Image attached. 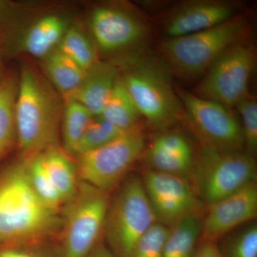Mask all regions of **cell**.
Listing matches in <instances>:
<instances>
[{
    "label": "cell",
    "instance_id": "1",
    "mask_svg": "<svg viewBox=\"0 0 257 257\" xmlns=\"http://www.w3.org/2000/svg\"><path fill=\"white\" fill-rule=\"evenodd\" d=\"M61 223L59 211L42 202L32 189L25 159L0 173V246L41 241L56 232Z\"/></svg>",
    "mask_w": 257,
    "mask_h": 257
},
{
    "label": "cell",
    "instance_id": "2",
    "mask_svg": "<svg viewBox=\"0 0 257 257\" xmlns=\"http://www.w3.org/2000/svg\"><path fill=\"white\" fill-rule=\"evenodd\" d=\"M62 111L53 89L33 69L23 67L15 102L17 143L22 159L58 146Z\"/></svg>",
    "mask_w": 257,
    "mask_h": 257
},
{
    "label": "cell",
    "instance_id": "3",
    "mask_svg": "<svg viewBox=\"0 0 257 257\" xmlns=\"http://www.w3.org/2000/svg\"><path fill=\"white\" fill-rule=\"evenodd\" d=\"M172 71L163 59L140 50L121 77L147 124L164 130L183 117L184 109L172 85Z\"/></svg>",
    "mask_w": 257,
    "mask_h": 257
},
{
    "label": "cell",
    "instance_id": "4",
    "mask_svg": "<svg viewBox=\"0 0 257 257\" xmlns=\"http://www.w3.org/2000/svg\"><path fill=\"white\" fill-rule=\"evenodd\" d=\"M248 23L236 15L213 28L186 35L165 38L159 50L172 72L185 79L203 77L223 52L247 39Z\"/></svg>",
    "mask_w": 257,
    "mask_h": 257
},
{
    "label": "cell",
    "instance_id": "5",
    "mask_svg": "<svg viewBox=\"0 0 257 257\" xmlns=\"http://www.w3.org/2000/svg\"><path fill=\"white\" fill-rule=\"evenodd\" d=\"M256 162L247 152L201 144L191 177L201 201L213 204L256 182Z\"/></svg>",
    "mask_w": 257,
    "mask_h": 257
},
{
    "label": "cell",
    "instance_id": "6",
    "mask_svg": "<svg viewBox=\"0 0 257 257\" xmlns=\"http://www.w3.org/2000/svg\"><path fill=\"white\" fill-rule=\"evenodd\" d=\"M157 221L143 181L132 177L110 200L103 232L118 256L133 257L139 240Z\"/></svg>",
    "mask_w": 257,
    "mask_h": 257
},
{
    "label": "cell",
    "instance_id": "7",
    "mask_svg": "<svg viewBox=\"0 0 257 257\" xmlns=\"http://www.w3.org/2000/svg\"><path fill=\"white\" fill-rule=\"evenodd\" d=\"M109 202V193L79 181L61 223L62 257H87L92 252L104 230Z\"/></svg>",
    "mask_w": 257,
    "mask_h": 257
},
{
    "label": "cell",
    "instance_id": "8",
    "mask_svg": "<svg viewBox=\"0 0 257 257\" xmlns=\"http://www.w3.org/2000/svg\"><path fill=\"white\" fill-rule=\"evenodd\" d=\"M256 62V50L248 38L234 44L203 75L196 88V95L229 109L237 106L248 95Z\"/></svg>",
    "mask_w": 257,
    "mask_h": 257
},
{
    "label": "cell",
    "instance_id": "9",
    "mask_svg": "<svg viewBox=\"0 0 257 257\" xmlns=\"http://www.w3.org/2000/svg\"><path fill=\"white\" fill-rule=\"evenodd\" d=\"M145 136L140 123L104 146L77 157L79 180L109 193L145 152Z\"/></svg>",
    "mask_w": 257,
    "mask_h": 257
},
{
    "label": "cell",
    "instance_id": "10",
    "mask_svg": "<svg viewBox=\"0 0 257 257\" xmlns=\"http://www.w3.org/2000/svg\"><path fill=\"white\" fill-rule=\"evenodd\" d=\"M189 123L201 144L225 150L242 151L244 140L241 125L229 109L216 101L175 88Z\"/></svg>",
    "mask_w": 257,
    "mask_h": 257
},
{
    "label": "cell",
    "instance_id": "11",
    "mask_svg": "<svg viewBox=\"0 0 257 257\" xmlns=\"http://www.w3.org/2000/svg\"><path fill=\"white\" fill-rule=\"evenodd\" d=\"M143 182L157 221L169 227L202 209V201L183 177L151 170Z\"/></svg>",
    "mask_w": 257,
    "mask_h": 257
},
{
    "label": "cell",
    "instance_id": "12",
    "mask_svg": "<svg viewBox=\"0 0 257 257\" xmlns=\"http://www.w3.org/2000/svg\"><path fill=\"white\" fill-rule=\"evenodd\" d=\"M90 28L96 45L106 52L140 49L151 34L146 20L132 12L112 6L94 9Z\"/></svg>",
    "mask_w": 257,
    "mask_h": 257
},
{
    "label": "cell",
    "instance_id": "13",
    "mask_svg": "<svg viewBox=\"0 0 257 257\" xmlns=\"http://www.w3.org/2000/svg\"><path fill=\"white\" fill-rule=\"evenodd\" d=\"M239 3L222 0H190L176 5L162 23L165 38L207 30L237 15Z\"/></svg>",
    "mask_w": 257,
    "mask_h": 257
},
{
    "label": "cell",
    "instance_id": "14",
    "mask_svg": "<svg viewBox=\"0 0 257 257\" xmlns=\"http://www.w3.org/2000/svg\"><path fill=\"white\" fill-rule=\"evenodd\" d=\"M257 186L256 182L237 192L208 205L202 221L200 239L216 242L229 231L256 218Z\"/></svg>",
    "mask_w": 257,
    "mask_h": 257
},
{
    "label": "cell",
    "instance_id": "15",
    "mask_svg": "<svg viewBox=\"0 0 257 257\" xmlns=\"http://www.w3.org/2000/svg\"><path fill=\"white\" fill-rule=\"evenodd\" d=\"M119 77L116 65L97 60L86 71L78 87L64 96V99L77 101L94 116H99Z\"/></svg>",
    "mask_w": 257,
    "mask_h": 257
},
{
    "label": "cell",
    "instance_id": "16",
    "mask_svg": "<svg viewBox=\"0 0 257 257\" xmlns=\"http://www.w3.org/2000/svg\"><path fill=\"white\" fill-rule=\"evenodd\" d=\"M69 28L62 17L49 15L37 20L25 32L20 46L24 52L44 59L58 47Z\"/></svg>",
    "mask_w": 257,
    "mask_h": 257
},
{
    "label": "cell",
    "instance_id": "17",
    "mask_svg": "<svg viewBox=\"0 0 257 257\" xmlns=\"http://www.w3.org/2000/svg\"><path fill=\"white\" fill-rule=\"evenodd\" d=\"M44 166L51 180L64 202L74 197L79 184L77 165L60 147H53L40 153Z\"/></svg>",
    "mask_w": 257,
    "mask_h": 257
},
{
    "label": "cell",
    "instance_id": "18",
    "mask_svg": "<svg viewBox=\"0 0 257 257\" xmlns=\"http://www.w3.org/2000/svg\"><path fill=\"white\" fill-rule=\"evenodd\" d=\"M18 80L5 77L0 82V160L12 150L17 142L15 102Z\"/></svg>",
    "mask_w": 257,
    "mask_h": 257
},
{
    "label": "cell",
    "instance_id": "19",
    "mask_svg": "<svg viewBox=\"0 0 257 257\" xmlns=\"http://www.w3.org/2000/svg\"><path fill=\"white\" fill-rule=\"evenodd\" d=\"M43 60V67L47 75L64 96L78 87L87 71L57 49Z\"/></svg>",
    "mask_w": 257,
    "mask_h": 257
},
{
    "label": "cell",
    "instance_id": "20",
    "mask_svg": "<svg viewBox=\"0 0 257 257\" xmlns=\"http://www.w3.org/2000/svg\"><path fill=\"white\" fill-rule=\"evenodd\" d=\"M99 116L105 118L123 131L139 124L141 116L121 77Z\"/></svg>",
    "mask_w": 257,
    "mask_h": 257
},
{
    "label": "cell",
    "instance_id": "21",
    "mask_svg": "<svg viewBox=\"0 0 257 257\" xmlns=\"http://www.w3.org/2000/svg\"><path fill=\"white\" fill-rule=\"evenodd\" d=\"M201 227L199 214L187 216L171 227L162 257H192Z\"/></svg>",
    "mask_w": 257,
    "mask_h": 257
},
{
    "label": "cell",
    "instance_id": "22",
    "mask_svg": "<svg viewBox=\"0 0 257 257\" xmlns=\"http://www.w3.org/2000/svg\"><path fill=\"white\" fill-rule=\"evenodd\" d=\"M94 115L77 101L65 100L62 114V138L63 150L74 155L86 128Z\"/></svg>",
    "mask_w": 257,
    "mask_h": 257
},
{
    "label": "cell",
    "instance_id": "23",
    "mask_svg": "<svg viewBox=\"0 0 257 257\" xmlns=\"http://www.w3.org/2000/svg\"><path fill=\"white\" fill-rule=\"evenodd\" d=\"M29 180L39 198L54 210L60 211L65 204L60 192L51 180L42 162L41 155L25 159Z\"/></svg>",
    "mask_w": 257,
    "mask_h": 257
},
{
    "label": "cell",
    "instance_id": "24",
    "mask_svg": "<svg viewBox=\"0 0 257 257\" xmlns=\"http://www.w3.org/2000/svg\"><path fill=\"white\" fill-rule=\"evenodd\" d=\"M143 155L152 170L185 179V176L191 175L195 160L194 155L164 151L151 146L145 149Z\"/></svg>",
    "mask_w": 257,
    "mask_h": 257
},
{
    "label": "cell",
    "instance_id": "25",
    "mask_svg": "<svg viewBox=\"0 0 257 257\" xmlns=\"http://www.w3.org/2000/svg\"><path fill=\"white\" fill-rule=\"evenodd\" d=\"M57 49L85 70L97 61L92 42L76 27H69Z\"/></svg>",
    "mask_w": 257,
    "mask_h": 257
},
{
    "label": "cell",
    "instance_id": "26",
    "mask_svg": "<svg viewBox=\"0 0 257 257\" xmlns=\"http://www.w3.org/2000/svg\"><path fill=\"white\" fill-rule=\"evenodd\" d=\"M125 131L101 116H94L83 135L74 156L78 157L86 152L104 146L117 138Z\"/></svg>",
    "mask_w": 257,
    "mask_h": 257
},
{
    "label": "cell",
    "instance_id": "27",
    "mask_svg": "<svg viewBox=\"0 0 257 257\" xmlns=\"http://www.w3.org/2000/svg\"><path fill=\"white\" fill-rule=\"evenodd\" d=\"M171 227L155 222L137 243L133 257H162Z\"/></svg>",
    "mask_w": 257,
    "mask_h": 257
},
{
    "label": "cell",
    "instance_id": "28",
    "mask_svg": "<svg viewBox=\"0 0 257 257\" xmlns=\"http://www.w3.org/2000/svg\"><path fill=\"white\" fill-rule=\"evenodd\" d=\"M242 119V133L244 146L247 153L255 157L257 151V103L248 95L236 106Z\"/></svg>",
    "mask_w": 257,
    "mask_h": 257
},
{
    "label": "cell",
    "instance_id": "29",
    "mask_svg": "<svg viewBox=\"0 0 257 257\" xmlns=\"http://www.w3.org/2000/svg\"><path fill=\"white\" fill-rule=\"evenodd\" d=\"M228 257H257L256 224L243 229L230 241Z\"/></svg>",
    "mask_w": 257,
    "mask_h": 257
},
{
    "label": "cell",
    "instance_id": "30",
    "mask_svg": "<svg viewBox=\"0 0 257 257\" xmlns=\"http://www.w3.org/2000/svg\"><path fill=\"white\" fill-rule=\"evenodd\" d=\"M150 146L164 151L194 155L192 147L185 137L176 132H166L157 135Z\"/></svg>",
    "mask_w": 257,
    "mask_h": 257
},
{
    "label": "cell",
    "instance_id": "31",
    "mask_svg": "<svg viewBox=\"0 0 257 257\" xmlns=\"http://www.w3.org/2000/svg\"><path fill=\"white\" fill-rule=\"evenodd\" d=\"M192 257H225L216 242L204 241Z\"/></svg>",
    "mask_w": 257,
    "mask_h": 257
},
{
    "label": "cell",
    "instance_id": "32",
    "mask_svg": "<svg viewBox=\"0 0 257 257\" xmlns=\"http://www.w3.org/2000/svg\"><path fill=\"white\" fill-rule=\"evenodd\" d=\"M19 246H3L4 248L0 249V257H42L34 251Z\"/></svg>",
    "mask_w": 257,
    "mask_h": 257
},
{
    "label": "cell",
    "instance_id": "33",
    "mask_svg": "<svg viewBox=\"0 0 257 257\" xmlns=\"http://www.w3.org/2000/svg\"><path fill=\"white\" fill-rule=\"evenodd\" d=\"M87 257H113V256L105 246L99 245V246H96Z\"/></svg>",
    "mask_w": 257,
    "mask_h": 257
}]
</instances>
